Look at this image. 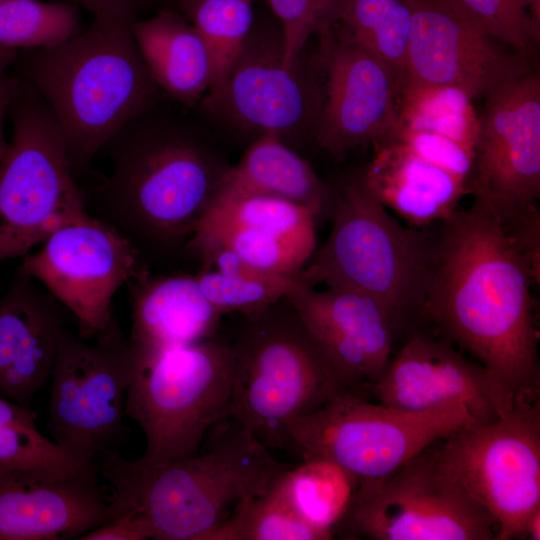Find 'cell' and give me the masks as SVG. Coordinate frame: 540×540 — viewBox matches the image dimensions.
Here are the masks:
<instances>
[{"mask_svg":"<svg viewBox=\"0 0 540 540\" xmlns=\"http://www.w3.org/2000/svg\"><path fill=\"white\" fill-rule=\"evenodd\" d=\"M432 230L421 318L484 368L506 413L538 400L535 282L528 263L499 219L476 201Z\"/></svg>","mask_w":540,"mask_h":540,"instance_id":"1","label":"cell"},{"mask_svg":"<svg viewBox=\"0 0 540 540\" xmlns=\"http://www.w3.org/2000/svg\"><path fill=\"white\" fill-rule=\"evenodd\" d=\"M111 172L88 196L89 215L143 251L189 238L217 202L231 167L191 127L153 107L103 147Z\"/></svg>","mask_w":540,"mask_h":540,"instance_id":"2","label":"cell"},{"mask_svg":"<svg viewBox=\"0 0 540 540\" xmlns=\"http://www.w3.org/2000/svg\"><path fill=\"white\" fill-rule=\"evenodd\" d=\"M94 462L112 490L111 518L134 512L154 540H204L239 503L265 493L290 467L233 420L193 456L145 462L112 449Z\"/></svg>","mask_w":540,"mask_h":540,"instance_id":"3","label":"cell"},{"mask_svg":"<svg viewBox=\"0 0 540 540\" xmlns=\"http://www.w3.org/2000/svg\"><path fill=\"white\" fill-rule=\"evenodd\" d=\"M136 19L94 15L84 32L27 50L16 62L62 131L72 169H85L128 122L154 107L160 92L137 47Z\"/></svg>","mask_w":540,"mask_h":540,"instance_id":"4","label":"cell"},{"mask_svg":"<svg viewBox=\"0 0 540 540\" xmlns=\"http://www.w3.org/2000/svg\"><path fill=\"white\" fill-rule=\"evenodd\" d=\"M334 189L332 227L296 276L303 285L344 287L377 300L399 330L421 318L432 226L402 225L366 189L361 172Z\"/></svg>","mask_w":540,"mask_h":540,"instance_id":"5","label":"cell"},{"mask_svg":"<svg viewBox=\"0 0 540 540\" xmlns=\"http://www.w3.org/2000/svg\"><path fill=\"white\" fill-rule=\"evenodd\" d=\"M245 320L231 343L227 418L269 449H291L288 425L343 390L285 297Z\"/></svg>","mask_w":540,"mask_h":540,"instance_id":"6","label":"cell"},{"mask_svg":"<svg viewBox=\"0 0 540 540\" xmlns=\"http://www.w3.org/2000/svg\"><path fill=\"white\" fill-rule=\"evenodd\" d=\"M130 346L125 406L145 435L139 459L163 462L199 453L206 434L228 416L231 343L213 337L168 348Z\"/></svg>","mask_w":540,"mask_h":540,"instance_id":"7","label":"cell"},{"mask_svg":"<svg viewBox=\"0 0 540 540\" xmlns=\"http://www.w3.org/2000/svg\"><path fill=\"white\" fill-rule=\"evenodd\" d=\"M21 78L9 111L10 150L0 162V263L25 256L58 229L90 216L57 120Z\"/></svg>","mask_w":540,"mask_h":540,"instance_id":"8","label":"cell"},{"mask_svg":"<svg viewBox=\"0 0 540 540\" xmlns=\"http://www.w3.org/2000/svg\"><path fill=\"white\" fill-rule=\"evenodd\" d=\"M473 424L476 420L461 402L412 412L341 391L294 419L287 435L302 459L331 460L364 484L387 477L435 442Z\"/></svg>","mask_w":540,"mask_h":540,"instance_id":"9","label":"cell"},{"mask_svg":"<svg viewBox=\"0 0 540 540\" xmlns=\"http://www.w3.org/2000/svg\"><path fill=\"white\" fill-rule=\"evenodd\" d=\"M441 472L496 522V540L525 538L540 507V401L443 439Z\"/></svg>","mask_w":540,"mask_h":540,"instance_id":"10","label":"cell"},{"mask_svg":"<svg viewBox=\"0 0 540 540\" xmlns=\"http://www.w3.org/2000/svg\"><path fill=\"white\" fill-rule=\"evenodd\" d=\"M348 539L491 540V516L441 472L430 447L387 477L358 484L335 528Z\"/></svg>","mask_w":540,"mask_h":540,"instance_id":"11","label":"cell"},{"mask_svg":"<svg viewBox=\"0 0 540 540\" xmlns=\"http://www.w3.org/2000/svg\"><path fill=\"white\" fill-rule=\"evenodd\" d=\"M132 351L118 324L105 336L84 340L64 329L50 376L47 428L53 440L95 464L128 437L125 397Z\"/></svg>","mask_w":540,"mask_h":540,"instance_id":"12","label":"cell"},{"mask_svg":"<svg viewBox=\"0 0 540 540\" xmlns=\"http://www.w3.org/2000/svg\"><path fill=\"white\" fill-rule=\"evenodd\" d=\"M146 265L139 251L114 229L89 216L64 226L32 254L18 273L40 281L78 324V337L94 340L116 325L112 300Z\"/></svg>","mask_w":540,"mask_h":540,"instance_id":"13","label":"cell"},{"mask_svg":"<svg viewBox=\"0 0 540 540\" xmlns=\"http://www.w3.org/2000/svg\"><path fill=\"white\" fill-rule=\"evenodd\" d=\"M468 191L501 223L540 197V77L535 71L485 96Z\"/></svg>","mask_w":540,"mask_h":540,"instance_id":"14","label":"cell"},{"mask_svg":"<svg viewBox=\"0 0 540 540\" xmlns=\"http://www.w3.org/2000/svg\"><path fill=\"white\" fill-rule=\"evenodd\" d=\"M284 297L343 391L367 398L383 376L399 328L373 297L350 288L316 290L293 279Z\"/></svg>","mask_w":540,"mask_h":540,"instance_id":"15","label":"cell"},{"mask_svg":"<svg viewBox=\"0 0 540 540\" xmlns=\"http://www.w3.org/2000/svg\"><path fill=\"white\" fill-rule=\"evenodd\" d=\"M412 29L402 83L445 85L472 100L534 70L505 51L453 0H412Z\"/></svg>","mask_w":540,"mask_h":540,"instance_id":"16","label":"cell"},{"mask_svg":"<svg viewBox=\"0 0 540 540\" xmlns=\"http://www.w3.org/2000/svg\"><path fill=\"white\" fill-rule=\"evenodd\" d=\"M324 76L314 139L335 159L384 137L393 127L401 77L335 29L313 59Z\"/></svg>","mask_w":540,"mask_h":540,"instance_id":"17","label":"cell"},{"mask_svg":"<svg viewBox=\"0 0 540 540\" xmlns=\"http://www.w3.org/2000/svg\"><path fill=\"white\" fill-rule=\"evenodd\" d=\"M282 34L251 30L228 76L219 100L210 110L223 112L239 127L284 138L314 130L323 100L319 68L300 62L288 68L283 61Z\"/></svg>","mask_w":540,"mask_h":540,"instance_id":"18","label":"cell"},{"mask_svg":"<svg viewBox=\"0 0 540 540\" xmlns=\"http://www.w3.org/2000/svg\"><path fill=\"white\" fill-rule=\"evenodd\" d=\"M367 399L419 412L463 403L477 423L507 414L484 368L441 336L414 332L402 345Z\"/></svg>","mask_w":540,"mask_h":540,"instance_id":"19","label":"cell"},{"mask_svg":"<svg viewBox=\"0 0 540 540\" xmlns=\"http://www.w3.org/2000/svg\"><path fill=\"white\" fill-rule=\"evenodd\" d=\"M99 475L0 472V540L79 539L111 518Z\"/></svg>","mask_w":540,"mask_h":540,"instance_id":"20","label":"cell"},{"mask_svg":"<svg viewBox=\"0 0 540 540\" xmlns=\"http://www.w3.org/2000/svg\"><path fill=\"white\" fill-rule=\"evenodd\" d=\"M66 309L17 272L0 299V395L31 407L50 380Z\"/></svg>","mask_w":540,"mask_h":540,"instance_id":"21","label":"cell"},{"mask_svg":"<svg viewBox=\"0 0 540 540\" xmlns=\"http://www.w3.org/2000/svg\"><path fill=\"white\" fill-rule=\"evenodd\" d=\"M374 154L361 171L369 193L409 226L427 228L449 217L468 184L387 137L372 143Z\"/></svg>","mask_w":540,"mask_h":540,"instance_id":"22","label":"cell"},{"mask_svg":"<svg viewBox=\"0 0 540 540\" xmlns=\"http://www.w3.org/2000/svg\"><path fill=\"white\" fill-rule=\"evenodd\" d=\"M127 286L130 343L168 348L215 337L223 315L206 298L195 275H152L146 267Z\"/></svg>","mask_w":540,"mask_h":540,"instance_id":"23","label":"cell"},{"mask_svg":"<svg viewBox=\"0 0 540 540\" xmlns=\"http://www.w3.org/2000/svg\"><path fill=\"white\" fill-rule=\"evenodd\" d=\"M142 59L156 84L177 101L195 105L211 84L206 45L194 25L173 10L133 23Z\"/></svg>","mask_w":540,"mask_h":540,"instance_id":"24","label":"cell"},{"mask_svg":"<svg viewBox=\"0 0 540 540\" xmlns=\"http://www.w3.org/2000/svg\"><path fill=\"white\" fill-rule=\"evenodd\" d=\"M236 195L285 199L311 208L318 219L331 218L335 199L334 189L272 132L259 135L230 167L219 198Z\"/></svg>","mask_w":540,"mask_h":540,"instance_id":"25","label":"cell"},{"mask_svg":"<svg viewBox=\"0 0 540 540\" xmlns=\"http://www.w3.org/2000/svg\"><path fill=\"white\" fill-rule=\"evenodd\" d=\"M187 246L201 261L195 277L202 292L222 315H258L284 297L295 278L262 272L202 232L191 235Z\"/></svg>","mask_w":540,"mask_h":540,"instance_id":"26","label":"cell"},{"mask_svg":"<svg viewBox=\"0 0 540 540\" xmlns=\"http://www.w3.org/2000/svg\"><path fill=\"white\" fill-rule=\"evenodd\" d=\"M283 492L297 515L309 526L332 539L348 511L358 482L335 462L304 458L280 477Z\"/></svg>","mask_w":540,"mask_h":540,"instance_id":"27","label":"cell"},{"mask_svg":"<svg viewBox=\"0 0 540 540\" xmlns=\"http://www.w3.org/2000/svg\"><path fill=\"white\" fill-rule=\"evenodd\" d=\"M472 101L456 87L402 83L391 129L435 133L474 151L480 117Z\"/></svg>","mask_w":540,"mask_h":540,"instance_id":"28","label":"cell"},{"mask_svg":"<svg viewBox=\"0 0 540 540\" xmlns=\"http://www.w3.org/2000/svg\"><path fill=\"white\" fill-rule=\"evenodd\" d=\"M254 0H198L184 15L201 35L211 63V84L203 97L211 108L252 30Z\"/></svg>","mask_w":540,"mask_h":540,"instance_id":"29","label":"cell"},{"mask_svg":"<svg viewBox=\"0 0 540 540\" xmlns=\"http://www.w3.org/2000/svg\"><path fill=\"white\" fill-rule=\"evenodd\" d=\"M412 0H346L338 32L393 68L403 81Z\"/></svg>","mask_w":540,"mask_h":540,"instance_id":"30","label":"cell"},{"mask_svg":"<svg viewBox=\"0 0 540 540\" xmlns=\"http://www.w3.org/2000/svg\"><path fill=\"white\" fill-rule=\"evenodd\" d=\"M37 413L0 395V472L35 468L59 473L98 475L95 464L45 437Z\"/></svg>","mask_w":540,"mask_h":540,"instance_id":"31","label":"cell"},{"mask_svg":"<svg viewBox=\"0 0 540 540\" xmlns=\"http://www.w3.org/2000/svg\"><path fill=\"white\" fill-rule=\"evenodd\" d=\"M317 220L311 208L285 199L236 195L220 197L198 229L235 226L316 247Z\"/></svg>","mask_w":540,"mask_h":540,"instance_id":"32","label":"cell"},{"mask_svg":"<svg viewBox=\"0 0 540 540\" xmlns=\"http://www.w3.org/2000/svg\"><path fill=\"white\" fill-rule=\"evenodd\" d=\"M281 475L265 493L239 503L204 540L329 539L297 515L283 492Z\"/></svg>","mask_w":540,"mask_h":540,"instance_id":"33","label":"cell"},{"mask_svg":"<svg viewBox=\"0 0 540 540\" xmlns=\"http://www.w3.org/2000/svg\"><path fill=\"white\" fill-rule=\"evenodd\" d=\"M81 31L76 5L55 0L0 2V47L32 50L51 47Z\"/></svg>","mask_w":540,"mask_h":540,"instance_id":"34","label":"cell"},{"mask_svg":"<svg viewBox=\"0 0 540 540\" xmlns=\"http://www.w3.org/2000/svg\"><path fill=\"white\" fill-rule=\"evenodd\" d=\"M492 39L526 55L540 40V0H453Z\"/></svg>","mask_w":540,"mask_h":540,"instance_id":"35","label":"cell"},{"mask_svg":"<svg viewBox=\"0 0 540 540\" xmlns=\"http://www.w3.org/2000/svg\"><path fill=\"white\" fill-rule=\"evenodd\" d=\"M195 232L216 238L262 272L288 277L297 276L316 248L235 226L204 227Z\"/></svg>","mask_w":540,"mask_h":540,"instance_id":"36","label":"cell"},{"mask_svg":"<svg viewBox=\"0 0 540 540\" xmlns=\"http://www.w3.org/2000/svg\"><path fill=\"white\" fill-rule=\"evenodd\" d=\"M282 25L283 61L293 68L308 39L329 38L340 22L346 0H265Z\"/></svg>","mask_w":540,"mask_h":540,"instance_id":"37","label":"cell"},{"mask_svg":"<svg viewBox=\"0 0 540 540\" xmlns=\"http://www.w3.org/2000/svg\"><path fill=\"white\" fill-rule=\"evenodd\" d=\"M384 137L395 140L424 160L469 183L474 151L456 141L435 133L391 129Z\"/></svg>","mask_w":540,"mask_h":540,"instance_id":"38","label":"cell"},{"mask_svg":"<svg viewBox=\"0 0 540 540\" xmlns=\"http://www.w3.org/2000/svg\"><path fill=\"white\" fill-rule=\"evenodd\" d=\"M503 230L528 263L535 284L540 281V212L537 205L521 212L505 223Z\"/></svg>","mask_w":540,"mask_h":540,"instance_id":"39","label":"cell"},{"mask_svg":"<svg viewBox=\"0 0 540 540\" xmlns=\"http://www.w3.org/2000/svg\"><path fill=\"white\" fill-rule=\"evenodd\" d=\"M149 531L144 521L132 511L116 514L87 532L79 540H147Z\"/></svg>","mask_w":540,"mask_h":540,"instance_id":"40","label":"cell"},{"mask_svg":"<svg viewBox=\"0 0 540 540\" xmlns=\"http://www.w3.org/2000/svg\"><path fill=\"white\" fill-rule=\"evenodd\" d=\"M22 87V78L19 74H10L8 71L0 75V162L8 155L10 142L4 132V120L17 98Z\"/></svg>","mask_w":540,"mask_h":540,"instance_id":"41","label":"cell"},{"mask_svg":"<svg viewBox=\"0 0 540 540\" xmlns=\"http://www.w3.org/2000/svg\"><path fill=\"white\" fill-rule=\"evenodd\" d=\"M83 6L86 10L99 14H114L136 18L138 8L146 0H61Z\"/></svg>","mask_w":540,"mask_h":540,"instance_id":"42","label":"cell"},{"mask_svg":"<svg viewBox=\"0 0 540 540\" xmlns=\"http://www.w3.org/2000/svg\"><path fill=\"white\" fill-rule=\"evenodd\" d=\"M525 538L532 540L540 539V507L537 508L528 518L525 527Z\"/></svg>","mask_w":540,"mask_h":540,"instance_id":"43","label":"cell"},{"mask_svg":"<svg viewBox=\"0 0 540 540\" xmlns=\"http://www.w3.org/2000/svg\"><path fill=\"white\" fill-rule=\"evenodd\" d=\"M19 51L0 47V75L6 73L15 64Z\"/></svg>","mask_w":540,"mask_h":540,"instance_id":"44","label":"cell"},{"mask_svg":"<svg viewBox=\"0 0 540 540\" xmlns=\"http://www.w3.org/2000/svg\"><path fill=\"white\" fill-rule=\"evenodd\" d=\"M175 1L178 3V6L180 7L182 14L185 15L198 0H175Z\"/></svg>","mask_w":540,"mask_h":540,"instance_id":"45","label":"cell"},{"mask_svg":"<svg viewBox=\"0 0 540 540\" xmlns=\"http://www.w3.org/2000/svg\"><path fill=\"white\" fill-rule=\"evenodd\" d=\"M3 1V0H0V2Z\"/></svg>","mask_w":540,"mask_h":540,"instance_id":"46","label":"cell"}]
</instances>
